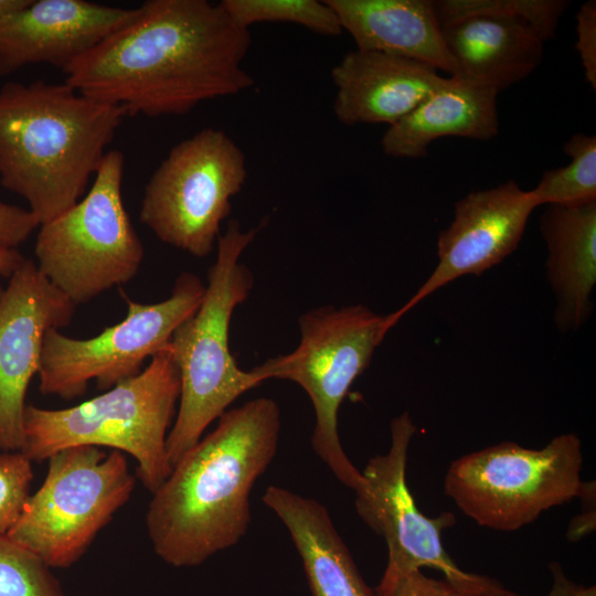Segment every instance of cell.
I'll list each match as a JSON object with an SVG mask.
<instances>
[{"instance_id": "44dd1931", "label": "cell", "mask_w": 596, "mask_h": 596, "mask_svg": "<svg viewBox=\"0 0 596 596\" xmlns=\"http://www.w3.org/2000/svg\"><path fill=\"white\" fill-rule=\"evenodd\" d=\"M456 73L500 92L528 77L541 63L543 41L518 24L470 15L441 24Z\"/></svg>"}, {"instance_id": "52a82bcc", "label": "cell", "mask_w": 596, "mask_h": 596, "mask_svg": "<svg viewBox=\"0 0 596 596\" xmlns=\"http://www.w3.org/2000/svg\"><path fill=\"white\" fill-rule=\"evenodd\" d=\"M124 166L120 151H107L86 195L39 226L35 264L75 306L130 281L142 264L123 201Z\"/></svg>"}, {"instance_id": "83f0119b", "label": "cell", "mask_w": 596, "mask_h": 596, "mask_svg": "<svg viewBox=\"0 0 596 596\" xmlns=\"http://www.w3.org/2000/svg\"><path fill=\"white\" fill-rule=\"evenodd\" d=\"M39 226L29 209L0 202V249H17Z\"/></svg>"}, {"instance_id": "8fae6325", "label": "cell", "mask_w": 596, "mask_h": 596, "mask_svg": "<svg viewBox=\"0 0 596 596\" xmlns=\"http://www.w3.org/2000/svg\"><path fill=\"white\" fill-rule=\"evenodd\" d=\"M391 446L372 457L355 492L360 518L385 540L387 563L375 588L387 596L396 581L422 567L435 568L456 588L475 596H522L487 575L461 570L445 551L441 532L455 522L453 513L426 517L417 508L406 481L407 453L416 426L407 412L390 424Z\"/></svg>"}, {"instance_id": "cb8c5ba5", "label": "cell", "mask_w": 596, "mask_h": 596, "mask_svg": "<svg viewBox=\"0 0 596 596\" xmlns=\"http://www.w3.org/2000/svg\"><path fill=\"white\" fill-rule=\"evenodd\" d=\"M221 4L245 29L260 22H286L322 35L343 32L338 15L326 0H223Z\"/></svg>"}, {"instance_id": "2e32d148", "label": "cell", "mask_w": 596, "mask_h": 596, "mask_svg": "<svg viewBox=\"0 0 596 596\" xmlns=\"http://www.w3.org/2000/svg\"><path fill=\"white\" fill-rule=\"evenodd\" d=\"M333 111L344 125L396 124L443 82L438 71L407 57L355 49L332 68Z\"/></svg>"}, {"instance_id": "ba28073f", "label": "cell", "mask_w": 596, "mask_h": 596, "mask_svg": "<svg viewBox=\"0 0 596 596\" xmlns=\"http://www.w3.org/2000/svg\"><path fill=\"white\" fill-rule=\"evenodd\" d=\"M582 467V443L572 433L541 449L502 441L454 460L444 491L480 526L515 531L581 497L586 485Z\"/></svg>"}, {"instance_id": "30bf717a", "label": "cell", "mask_w": 596, "mask_h": 596, "mask_svg": "<svg viewBox=\"0 0 596 596\" xmlns=\"http://www.w3.org/2000/svg\"><path fill=\"white\" fill-rule=\"evenodd\" d=\"M247 177L246 156L223 130L206 127L171 148L146 184L139 219L161 242L210 255Z\"/></svg>"}, {"instance_id": "7402d4cb", "label": "cell", "mask_w": 596, "mask_h": 596, "mask_svg": "<svg viewBox=\"0 0 596 596\" xmlns=\"http://www.w3.org/2000/svg\"><path fill=\"white\" fill-rule=\"evenodd\" d=\"M563 150L570 156L571 162L546 170L530 190L538 206H574L596 201V137L576 134Z\"/></svg>"}, {"instance_id": "4dcf8cb0", "label": "cell", "mask_w": 596, "mask_h": 596, "mask_svg": "<svg viewBox=\"0 0 596 596\" xmlns=\"http://www.w3.org/2000/svg\"><path fill=\"white\" fill-rule=\"evenodd\" d=\"M24 259L17 249H0V277L9 278Z\"/></svg>"}, {"instance_id": "f546056e", "label": "cell", "mask_w": 596, "mask_h": 596, "mask_svg": "<svg viewBox=\"0 0 596 596\" xmlns=\"http://www.w3.org/2000/svg\"><path fill=\"white\" fill-rule=\"evenodd\" d=\"M553 583L547 596H596V587L585 586L570 579L557 562L549 565Z\"/></svg>"}, {"instance_id": "6da1fadb", "label": "cell", "mask_w": 596, "mask_h": 596, "mask_svg": "<svg viewBox=\"0 0 596 596\" xmlns=\"http://www.w3.org/2000/svg\"><path fill=\"white\" fill-rule=\"evenodd\" d=\"M251 44L221 2L148 0L63 72L78 93L127 116L184 115L254 85L243 66Z\"/></svg>"}, {"instance_id": "7a4b0ae2", "label": "cell", "mask_w": 596, "mask_h": 596, "mask_svg": "<svg viewBox=\"0 0 596 596\" xmlns=\"http://www.w3.org/2000/svg\"><path fill=\"white\" fill-rule=\"evenodd\" d=\"M280 428L277 402L257 397L225 411L178 460L146 513L159 558L194 567L244 538L252 521L249 496L276 456Z\"/></svg>"}, {"instance_id": "7c38bea8", "label": "cell", "mask_w": 596, "mask_h": 596, "mask_svg": "<svg viewBox=\"0 0 596 596\" xmlns=\"http://www.w3.org/2000/svg\"><path fill=\"white\" fill-rule=\"evenodd\" d=\"M205 285L193 273L175 279L170 296L156 304L127 301V313L116 324L88 339L46 332L39 368L43 395L74 400L95 380L107 391L142 371L147 358L164 349L177 328L202 302Z\"/></svg>"}, {"instance_id": "e0dca14e", "label": "cell", "mask_w": 596, "mask_h": 596, "mask_svg": "<svg viewBox=\"0 0 596 596\" xmlns=\"http://www.w3.org/2000/svg\"><path fill=\"white\" fill-rule=\"evenodd\" d=\"M498 93L459 75L444 77L430 95L387 128L381 140L383 152L394 158H419L427 156L429 145L438 138H494L499 131Z\"/></svg>"}, {"instance_id": "4316f807", "label": "cell", "mask_w": 596, "mask_h": 596, "mask_svg": "<svg viewBox=\"0 0 596 596\" xmlns=\"http://www.w3.org/2000/svg\"><path fill=\"white\" fill-rule=\"evenodd\" d=\"M577 42L585 78L596 88V1L589 0L581 6L576 14Z\"/></svg>"}, {"instance_id": "d6986e66", "label": "cell", "mask_w": 596, "mask_h": 596, "mask_svg": "<svg viewBox=\"0 0 596 596\" xmlns=\"http://www.w3.org/2000/svg\"><path fill=\"white\" fill-rule=\"evenodd\" d=\"M263 502L290 534L312 596H377L362 577L323 504L274 485L265 490Z\"/></svg>"}, {"instance_id": "8992f818", "label": "cell", "mask_w": 596, "mask_h": 596, "mask_svg": "<svg viewBox=\"0 0 596 596\" xmlns=\"http://www.w3.org/2000/svg\"><path fill=\"white\" fill-rule=\"evenodd\" d=\"M298 327L300 341L295 350L269 358L251 371L260 382L288 380L305 390L316 417L313 451L340 482L356 492L364 480L341 445L338 412L389 332L387 316L364 305L321 306L301 313Z\"/></svg>"}, {"instance_id": "9c48e42d", "label": "cell", "mask_w": 596, "mask_h": 596, "mask_svg": "<svg viewBox=\"0 0 596 596\" xmlns=\"http://www.w3.org/2000/svg\"><path fill=\"white\" fill-rule=\"evenodd\" d=\"M47 461L44 481L8 536L51 568H65L129 501L136 476L124 453L96 446L70 447Z\"/></svg>"}, {"instance_id": "ac0fdd59", "label": "cell", "mask_w": 596, "mask_h": 596, "mask_svg": "<svg viewBox=\"0 0 596 596\" xmlns=\"http://www.w3.org/2000/svg\"><path fill=\"white\" fill-rule=\"evenodd\" d=\"M356 49L377 51L427 64L449 75L456 66L449 54L435 1L326 0Z\"/></svg>"}, {"instance_id": "5bb4252c", "label": "cell", "mask_w": 596, "mask_h": 596, "mask_svg": "<svg viewBox=\"0 0 596 596\" xmlns=\"http://www.w3.org/2000/svg\"><path fill=\"white\" fill-rule=\"evenodd\" d=\"M535 207L530 191L514 180L457 201L451 223L438 236L435 269L404 306L387 315L390 327L439 288L466 275H480L512 254Z\"/></svg>"}, {"instance_id": "d4e9b609", "label": "cell", "mask_w": 596, "mask_h": 596, "mask_svg": "<svg viewBox=\"0 0 596 596\" xmlns=\"http://www.w3.org/2000/svg\"><path fill=\"white\" fill-rule=\"evenodd\" d=\"M0 596L67 594L40 557L8 535H0Z\"/></svg>"}, {"instance_id": "277c9868", "label": "cell", "mask_w": 596, "mask_h": 596, "mask_svg": "<svg viewBox=\"0 0 596 596\" xmlns=\"http://www.w3.org/2000/svg\"><path fill=\"white\" fill-rule=\"evenodd\" d=\"M263 225L243 231L237 220L230 221L217 238L202 302L169 342L181 383L175 418L167 437L172 467L234 401L262 383L251 370L240 369L228 336L234 310L254 286L253 274L241 257Z\"/></svg>"}, {"instance_id": "ffe728a7", "label": "cell", "mask_w": 596, "mask_h": 596, "mask_svg": "<svg viewBox=\"0 0 596 596\" xmlns=\"http://www.w3.org/2000/svg\"><path fill=\"white\" fill-rule=\"evenodd\" d=\"M541 233L547 248V279L557 299L556 323L562 330H575L589 316L596 284V201L549 205Z\"/></svg>"}, {"instance_id": "4fadbf2b", "label": "cell", "mask_w": 596, "mask_h": 596, "mask_svg": "<svg viewBox=\"0 0 596 596\" xmlns=\"http://www.w3.org/2000/svg\"><path fill=\"white\" fill-rule=\"evenodd\" d=\"M0 286V453L24 444L28 387L39 372L43 340L68 326L76 306L25 258Z\"/></svg>"}, {"instance_id": "9a60e30c", "label": "cell", "mask_w": 596, "mask_h": 596, "mask_svg": "<svg viewBox=\"0 0 596 596\" xmlns=\"http://www.w3.org/2000/svg\"><path fill=\"white\" fill-rule=\"evenodd\" d=\"M134 13L85 0H30L0 22V76L38 63L63 71Z\"/></svg>"}, {"instance_id": "484cf974", "label": "cell", "mask_w": 596, "mask_h": 596, "mask_svg": "<svg viewBox=\"0 0 596 596\" xmlns=\"http://www.w3.org/2000/svg\"><path fill=\"white\" fill-rule=\"evenodd\" d=\"M32 461L21 450L0 453V535H8L31 496Z\"/></svg>"}, {"instance_id": "f1b7e54d", "label": "cell", "mask_w": 596, "mask_h": 596, "mask_svg": "<svg viewBox=\"0 0 596 596\" xmlns=\"http://www.w3.org/2000/svg\"><path fill=\"white\" fill-rule=\"evenodd\" d=\"M387 596H475L465 593L446 579L432 578L415 571L401 576Z\"/></svg>"}, {"instance_id": "5b68a950", "label": "cell", "mask_w": 596, "mask_h": 596, "mask_svg": "<svg viewBox=\"0 0 596 596\" xmlns=\"http://www.w3.org/2000/svg\"><path fill=\"white\" fill-rule=\"evenodd\" d=\"M180 389V373L168 344L138 375L91 400L60 409L26 405L21 451L41 462L76 446L118 450L136 460V478L153 493L172 469L167 437Z\"/></svg>"}, {"instance_id": "3957f363", "label": "cell", "mask_w": 596, "mask_h": 596, "mask_svg": "<svg viewBox=\"0 0 596 596\" xmlns=\"http://www.w3.org/2000/svg\"><path fill=\"white\" fill-rule=\"evenodd\" d=\"M123 107L66 82L0 87V183L22 196L40 224L78 202L124 118Z\"/></svg>"}, {"instance_id": "603a6c76", "label": "cell", "mask_w": 596, "mask_h": 596, "mask_svg": "<svg viewBox=\"0 0 596 596\" xmlns=\"http://www.w3.org/2000/svg\"><path fill=\"white\" fill-rule=\"evenodd\" d=\"M568 7L564 0H439L440 25L460 18L483 15L523 26L543 42L552 39Z\"/></svg>"}, {"instance_id": "1f68e13d", "label": "cell", "mask_w": 596, "mask_h": 596, "mask_svg": "<svg viewBox=\"0 0 596 596\" xmlns=\"http://www.w3.org/2000/svg\"><path fill=\"white\" fill-rule=\"evenodd\" d=\"M29 1L30 0H0V22L26 6Z\"/></svg>"}]
</instances>
